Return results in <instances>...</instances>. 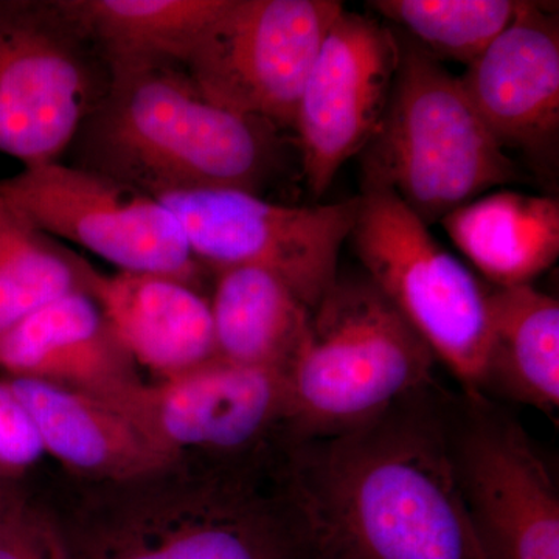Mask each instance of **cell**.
Masks as SVG:
<instances>
[{
    "label": "cell",
    "instance_id": "1",
    "mask_svg": "<svg viewBox=\"0 0 559 559\" xmlns=\"http://www.w3.org/2000/svg\"><path fill=\"white\" fill-rule=\"evenodd\" d=\"M439 385L355 428L293 440L286 485L314 559H485L448 443Z\"/></svg>",
    "mask_w": 559,
    "mask_h": 559
},
{
    "label": "cell",
    "instance_id": "2",
    "mask_svg": "<svg viewBox=\"0 0 559 559\" xmlns=\"http://www.w3.org/2000/svg\"><path fill=\"white\" fill-rule=\"evenodd\" d=\"M168 468V466H167ZM117 481L84 521L72 559H314L285 459L165 469Z\"/></svg>",
    "mask_w": 559,
    "mask_h": 559
},
{
    "label": "cell",
    "instance_id": "3",
    "mask_svg": "<svg viewBox=\"0 0 559 559\" xmlns=\"http://www.w3.org/2000/svg\"><path fill=\"white\" fill-rule=\"evenodd\" d=\"M275 128L207 100L179 66L112 73L80 134L87 167L151 197L235 189L259 193L277 159Z\"/></svg>",
    "mask_w": 559,
    "mask_h": 559
},
{
    "label": "cell",
    "instance_id": "4",
    "mask_svg": "<svg viewBox=\"0 0 559 559\" xmlns=\"http://www.w3.org/2000/svg\"><path fill=\"white\" fill-rule=\"evenodd\" d=\"M436 362L366 275H340L285 370L290 437L331 436L378 417L436 385Z\"/></svg>",
    "mask_w": 559,
    "mask_h": 559
},
{
    "label": "cell",
    "instance_id": "5",
    "mask_svg": "<svg viewBox=\"0 0 559 559\" xmlns=\"http://www.w3.org/2000/svg\"><path fill=\"white\" fill-rule=\"evenodd\" d=\"M400 39V64L384 119L362 151V186L392 190L426 224L520 178L460 76L411 38Z\"/></svg>",
    "mask_w": 559,
    "mask_h": 559
},
{
    "label": "cell",
    "instance_id": "6",
    "mask_svg": "<svg viewBox=\"0 0 559 559\" xmlns=\"http://www.w3.org/2000/svg\"><path fill=\"white\" fill-rule=\"evenodd\" d=\"M349 240L384 294L466 396H485L488 288L392 190L362 186Z\"/></svg>",
    "mask_w": 559,
    "mask_h": 559
},
{
    "label": "cell",
    "instance_id": "7",
    "mask_svg": "<svg viewBox=\"0 0 559 559\" xmlns=\"http://www.w3.org/2000/svg\"><path fill=\"white\" fill-rule=\"evenodd\" d=\"M109 84L61 2L0 0V154L22 168L60 162Z\"/></svg>",
    "mask_w": 559,
    "mask_h": 559
},
{
    "label": "cell",
    "instance_id": "8",
    "mask_svg": "<svg viewBox=\"0 0 559 559\" xmlns=\"http://www.w3.org/2000/svg\"><path fill=\"white\" fill-rule=\"evenodd\" d=\"M154 198L178 218L202 266L271 272L311 311L340 278L342 246L358 212V198L286 205L235 189L168 191Z\"/></svg>",
    "mask_w": 559,
    "mask_h": 559
},
{
    "label": "cell",
    "instance_id": "9",
    "mask_svg": "<svg viewBox=\"0 0 559 559\" xmlns=\"http://www.w3.org/2000/svg\"><path fill=\"white\" fill-rule=\"evenodd\" d=\"M448 443L485 559H559V492L528 433L489 396H450Z\"/></svg>",
    "mask_w": 559,
    "mask_h": 559
},
{
    "label": "cell",
    "instance_id": "10",
    "mask_svg": "<svg viewBox=\"0 0 559 559\" xmlns=\"http://www.w3.org/2000/svg\"><path fill=\"white\" fill-rule=\"evenodd\" d=\"M160 454L202 452L209 462L277 454L293 440L285 371L240 366L215 356L108 401Z\"/></svg>",
    "mask_w": 559,
    "mask_h": 559
},
{
    "label": "cell",
    "instance_id": "11",
    "mask_svg": "<svg viewBox=\"0 0 559 559\" xmlns=\"http://www.w3.org/2000/svg\"><path fill=\"white\" fill-rule=\"evenodd\" d=\"M0 197L57 240H68L121 272L167 275L197 286L194 259L178 218L145 191L60 162L0 179Z\"/></svg>",
    "mask_w": 559,
    "mask_h": 559
},
{
    "label": "cell",
    "instance_id": "12",
    "mask_svg": "<svg viewBox=\"0 0 559 559\" xmlns=\"http://www.w3.org/2000/svg\"><path fill=\"white\" fill-rule=\"evenodd\" d=\"M344 10L337 0H227L183 70L221 108L293 128L312 61Z\"/></svg>",
    "mask_w": 559,
    "mask_h": 559
},
{
    "label": "cell",
    "instance_id": "13",
    "mask_svg": "<svg viewBox=\"0 0 559 559\" xmlns=\"http://www.w3.org/2000/svg\"><path fill=\"white\" fill-rule=\"evenodd\" d=\"M399 64V35L373 17L344 10L326 32L293 124L301 170L316 198L377 135Z\"/></svg>",
    "mask_w": 559,
    "mask_h": 559
},
{
    "label": "cell",
    "instance_id": "14",
    "mask_svg": "<svg viewBox=\"0 0 559 559\" xmlns=\"http://www.w3.org/2000/svg\"><path fill=\"white\" fill-rule=\"evenodd\" d=\"M474 108L503 151L536 167L557 160L559 27L540 3L525 2L516 21L460 76Z\"/></svg>",
    "mask_w": 559,
    "mask_h": 559
},
{
    "label": "cell",
    "instance_id": "15",
    "mask_svg": "<svg viewBox=\"0 0 559 559\" xmlns=\"http://www.w3.org/2000/svg\"><path fill=\"white\" fill-rule=\"evenodd\" d=\"M0 370L7 378L50 382L105 401L142 382L84 289L49 301L0 334Z\"/></svg>",
    "mask_w": 559,
    "mask_h": 559
},
{
    "label": "cell",
    "instance_id": "16",
    "mask_svg": "<svg viewBox=\"0 0 559 559\" xmlns=\"http://www.w3.org/2000/svg\"><path fill=\"white\" fill-rule=\"evenodd\" d=\"M83 288L135 367L159 380L215 358L210 301L197 286L145 272L103 274L86 261Z\"/></svg>",
    "mask_w": 559,
    "mask_h": 559
},
{
    "label": "cell",
    "instance_id": "17",
    "mask_svg": "<svg viewBox=\"0 0 559 559\" xmlns=\"http://www.w3.org/2000/svg\"><path fill=\"white\" fill-rule=\"evenodd\" d=\"M28 411L44 454L92 479H138L175 465L108 401L50 382L7 378Z\"/></svg>",
    "mask_w": 559,
    "mask_h": 559
},
{
    "label": "cell",
    "instance_id": "18",
    "mask_svg": "<svg viewBox=\"0 0 559 559\" xmlns=\"http://www.w3.org/2000/svg\"><path fill=\"white\" fill-rule=\"evenodd\" d=\"M455 248L498 288L532 285L559 257L557 198L496 190L440 221Z\"/></svg>",
    "mask_w": 559,
    "mask_h": 559
},
{
    "label": "cell",
    "instance_id": "19",
    "mask_svg": "<svg viewBox=\"0 0 559 559\" xmlns=\"http://www.w3.org/2000/svg\"><path fill=\"white\" fill-rule=\"evenodd\" d=\"M227 0H61L109 73L183 68Z\"/></svg>",
    "mask_w": 559,
    "mask_h": 559
},
{
    "label": "cell",
    "instance_id": "20",
    "mask_svg": "<svg viewBox=\"0 0 559 559\" xmlns=\"http://www.w3.org/2000/svg\"><path fill=\"white\" fill-rule=\"evenodd\" d=\"M489 352L485 396L491 390L525 406H559V304L532 285L488 288Z\"/></svg>",
    "mask_w": 559,
    "mask_h": 559
},
{
    "label": "cell",
    "instance_id": "21",
    "mask_svg": "<svg viewBox=\"0 0 559 559\" xmlns=\"http://www.w3.org/2000/svg\"><path fill=\"white\" fill-rule=\"evenodd\" d=\"M209 301L218 358L259 369H288L311 310L277 275L250 266L218 271Z\"/></svg>",
    "mask_w": 559,
    "mask_h": 559
},
{
    "label": "cell",
    "instance_id": "22",
    "mask_svg": "<svg viewBox=\"0 0 559 559\" xmlns=\"http://www.w3.org/2000/svg\"><path fill=\"white\" fill-rule=\"evenodd\" d=\"M84 264L0 197V334L49 301L84 289Z\"/></svg>",
    "mask_w": 559,
    "mask_h": 559
},
{
    "label": "cell",
    "instance_id": "23",
    "mask_svg": "<svg viewBox=\"0 0 559 559\" xmlns=\"http://www.w3.org/2000/svg\"><path fill=\"white\" fill-rule=\"evenodd\" d=\"M370 9L407 32L436 60L469 66L520 16L521 0H373Z\"/></svg>",
    "mask_w": 559,
    "mask_h": 559
},
{
    "label": "cell",
    "instance_id": "24",
    "mask_svg": "<svg viewBox=\"0 0 559 559\" xmlns=\"http://www.w3.org/2000/svg\"><path fill=\"white\" fill-rule=\"evenodd\" d=\"M0 559H72L60 533L17 491L0 509Z\"/></svg>",
    "mask_w": 559,
    "mask_h": 559
},
{
    "label": "cell",
    "instance_id": "25",
    "mask_svg": "<svg viewBox=\"0 0 559 559\" xmlns=\"http://www.w3.org/2000/svg\"><path fill=\"white\" fill-rule=\"evenodd\" d=\"M35 423L9 381L0 378V484H13L43 459Z\"/></svg>",
    "mask_w": 559,
    "mask_h": 559
},
{
    "label": "cell",
    "instance_id": "26",
    "mask_svg": "<svg viewBox=\"0 0 559 559\" xmlns=\"http://www.w3.org/2000/svg\"><path fill=\"white\" fill-rule=\"evenodd\" d=\"M16 491L13 484H0V509L5 506L7 500L11 498V495Z\"/></svg>",
    "mask_w": 559,
    "mask_h": 559
}]
</instances>
